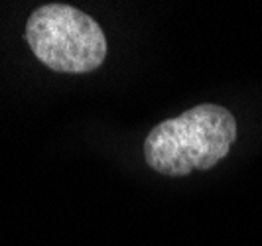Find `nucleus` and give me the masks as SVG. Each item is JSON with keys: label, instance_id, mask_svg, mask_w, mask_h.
I'll list each match as a JSON object with an SVG mask.
<instances>
[{"label": "nucleus", "instance_id": "f257e3e1", "mask_svg": "<svg viewBox=\"0 0 262 246\" xmlns=\"http://www.w3.org/2000/svg\"><path fill=\"white\" fill-rule=\"evenodd\" d=\"M235 138V117L227 108L199 104L154 126L144 142V158L150 168L164 175H187L219 164Z\"/></svg>", "mask_w": 262, "mask_h": 246}, {"label": "nucleus", "instance_id": "f03ea898", "mask_svg": "<svg viewBox=\"0 0 262 246\" xmlns=\"http://www.w3.org/2000/svg\"><path fill=\"white\" fill-rule=\"evenodd\" d=\"M26 41L41 63L59 73H89L106 55L101 26L67 4H46L32 12Z\"/></svg>", "mask_w": 262, "mask_h": 246}]
</instances>
